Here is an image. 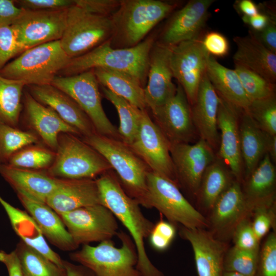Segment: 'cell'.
<instances>
[{
  "instance_id": "1",
  "label": "cell",
  "mask_w": 276,
  "mask_h": 276,
  "mask_svg": "<svg viewBox=\"0 0 276 276\" xmlns=\"http://www.w3.org/2000/svg\"><path fill=\"white\" fill-rule=\"evenodd\" d=\"M96 180L100 204L108 209L130 234L137 254L136 269L142 276H164L149 259L144 245L154 224L142 213L138 202L125 192L113 170Z\"/></svg>"
},
{
  "instance_id": "2",
  "label": "cell",
  "mask_w": 276,
  "mask_h": 276,
  "mask_svg": "<svg viewBox=\"0 0 276 276\" xmlns=\"http://www.w3.org/2000/svg\"><path fill=\"white\" fill-rule=\"evenodd\" d=\"M154 44V39L148 38L132 47L116 48L111 45L109 39L89 52L70 59L58 76H70L96 68H105L127 73L144 86Z\"/></svg>"
},
{
  "instance_id": "3",
  "label": "cell",
  "mask_w": 276,
  "mask_h": 276,
  "mask_svg": "<svg viewBox=\"0 0 276 276\" xmlns=\"http://www.w3.org/2000/svg\"><path fill=\"white\" fill-rule=\"evenodd\" d=\"M81 139L109 164L127 194L149 209L147 175L150 170L130 146L97 133Z\"/></svg>"
},
{
  "instance_id": "4",
  "label": "cell",
  "mask_w": 276,
  "mask_h": 276,
  "mask_svg": "<svg viewBox=\"0 0 276 276\" xmlns=\"http://www.w3.org/2000/svg\"><path fill=\"white\" fill-rule=\"evenodd\" d=\"M176 5L158 0H124L111 15L110 43L118 48L134 47L175 9Z\"/></svg>"
},
{
  "instance_id": "5",
  "label": "cell",
  "mask_w": 276,
  "mask_h": 276,
  "mask_svg": "<svg viewBox=\"0 0 276 276\" xmlns=\"http://www.w3.org/2000/svg\"><path fill=\"white\" fill-rule=\"evenodd\" d=\"M70 59L60 40L52 41L24 51L4 66L0 74L26 86L49 84Z\"/></svg>"
},
{
  "instance_id": "6",
  "label": "cell",
  "mask_w": 276,
  "mask_h": 276,
  "mask_svg": "<svg viewBox=\"0 0 276 276\" xmlns=\"http://www.w3.org/2000/svg\"><path fill=\"white\" fill-rule=\"evenodd\" d=\"M117 236L121 242L120 247H116L111 239L95 246L84 244L71 258L94 276H142L136 267L137 254L132 238L123 232Z\"/></svg>"
},
{
  "instance_id": "7",
  "label": "cell",
  "mask_w": 276,
  "mask_h": 276,
  "mask_svg": "<svg viewBox=\"0 0 276 276\" xmlns=\"http://www.w3.org/2000/svg\"><path fill=\"white\" fill-rule=\"evenodd\" d=\"M54 161L46 171L62 179H96L112 170L107 160L81 137L61 133L58 137Z\"/></svg>"
},
{
  "instance_id": "8",
  "label": "cell",
  "mask_w": 276,
  "mask_h": 276,
  "mask_svg": "<svg viewBox=\"0 0 276 276\" xmlns=\"http://www.w3.org/2000/svg\"><path fill=\"white\" fill-rule=\"evenodd\" d=\"M112 33L111 16L91 13L75 3L67 9L66 25L60 42L71 59L110 39Z\"/></svg>"
},
{
  "instance_id": "9",
  "label": "cell",
  "mask_w": 276,
  "mask_h": 276,
  "mask_svg": "<svg viewBox=\"0 0 276 276\" xmlns=\"http://www.w3.org/2000/svg\"><path fill=\"white\" fill-rule=\"evenodd\" d=\"M149 209L154 208L172 224L189 229H207V218L184 197L179 186L151 171L147 175Z\"/></svg>"
},
{
  "instance_id": "10",
  "label": "cell",
  "mask_w": 276,
  "mask_h": 276,
  "mask_svg": "<svg viewBox=\"0 0 276 276\" xmlns=\"http://www.w3.org/2000/svg\"><path fill=\"white\" fill-rule=\"evenodd\" d=\"M51 84L74 100L88 116L98 134L121 140L118 128L102 107L99 84L93 69L70 76H57Z\"/></svg>"
},
{
  "instance_id": "11",
  "label": "cell",
  "mask_w": 276,
  "mask_h": 276,
  "mask_svg": "<svg viewBox=\"0 0 276 276\" xmlns=\"http://www.w3.org/2000/svg\"><path fill=\"white\" fill-rule=\"evenodd\" d=\"M59 216L78 246L110 240L118 233L117 218L101 204L80 208Z\"/></svg>"
},
{
  "instance_id": "12",
  "label": "cell",
  "mask_w": 276,
  "mask_h": 276,
  "mask_svg": "<svg viewBox=\"0 0 276 276\" xmlns=\"http://www.w3.org/2000/svg\"><path fill=\"white\" fill-rule=\"evenodd\" d=\"M129 146L150 171L168 178L178 186L170 153V144L146 109L142 110L137 134Z\"/></svg>"
},
{
  "instance_id": "13",
  "label": "cell",
  "mask_w": 276,
  "mask_h": 276,
  "mask_svg": "<svg viewBox=\"0 0 276 276\" xmlns=\"http://www.w3.org/2000/svg\"><path fill=\"white\" fill-rule=\"evenodd\" d=\"M68 9L46 11L23 9L12 24L23 51L60 40L65 29Z\"/></svg>"
},
{
  "instance_id": "14",
  "label": "cell",
  "mask_w": 276,
  "mask_h": 276,
  "mask_svg": "<svg viewBox=\"0 0 276 276\" xmlns=\"http://www.w3.org/2000/svg\"><path fill=\"white\" fill-rule=\"evenodd\" d=\"M209 56L199 38L172 47L170 65L173 78L182 88L190 106L195 101L200 83L206 73Z\"/></svg>"
},
{
  "instance_id": "15",
  "label": "cell",
  "mask_w": 276,
  "mask_h": 276,
  "mask_svg": "<svg viewBox=\"0 0 276 276\" xmlns=\"http://www.w3.org/2000/svg\"><path fill=\"white\" fill-rule=\"evenodd\" d=\"M178 186L196 196L206 168L216 159L214 150L202 139L196 143L170 145Z\"/></svg>"
},
{
  "instance_id": "16",
  "label": "cell",
  "mask_w": 276,
  "mask_h": 276,
  "mask_svg": "<svg viewBox=\"0 0 276 276\" xmlns=\"http://www.w3.org/2000/svg\"><path fill=\"white\" fill-rule=\"evenodd\" d=\"M252 211L244 197L241 182L234 179L209 211V231L217 239L225 242L243 219Z\"/></svg>"
},
{
  "instance_id": "17",
  "label": "cell",
  "mask_w": 276,
  "mask_h": 276,
  "mask_svg": "<svg viewBox=\"0 0 276 276\" xmlns=\"http://www.w3.org/2000/svg\"><path fill=\"white\" fill-rule=\"evenodd\" d=\"M152 114L153 121L170 145L190 143L195 139L197 132L192 121L191 106L179 84L175 94Z\"/></svg>"
},
{
  "instance_id": "18",
  "label": "cell",
  "mask_w": 276,
  "mask_h": 276,
  "mask_svg": "<svg viewBox=\"0 0 276 276\" xmlns=\"http://www.w3.org/2000/svg\"><path fill=\"white\" fill-rule=\"evenodd\" d=\"M22 110L20 120L41 143L56 151L58 137L61 133H71L81 137L79 132L64 122L50 107L35 100L25 88L22 96Z\"/></svg>"
},
{
  "instance_id": "19",
  "label": "cell",
  "mask_w": 276,
  "mask_h": 276,
  "mask_svg": "<svg viewBox=\"0 0 276 276\" xmlns=\"http://www.w3.org/2000/svg\"><path fill=\"white\" fill-rule=\"evenodd\" d=\"M172 47L156 42L150 52L144 93L146 107L151 112L165 104L176 92L170 65Z\"/></svg>"
},
{
  "instance_id": "20",
  "label": "cell",
  "mask_w": 276,
  "mask_h": 276,
  "mask_svg": "<svg viewBox=\"0 0 276 276\" xmlns=\"http://www.w3.org/2000/svg\"><path fill=\"white\" fill-rule=\"evenodd\" d=\"M219 97L217 126L220 134L218 157L226 165L235 179L241 182L243 172L239 131L241 110Z\"/></svg>"
},
{
  "instance_id": "21",
  "label": "cell",
  "mask_w": 276,
  "mask_h": 276,
  "mask_svg": "<svg viewBox=\"0 0 276 276\" xmlns=\"http://www.w3.org/2000/svg\"><path fill=\"white\" fill-rule=\"evenodd\" d=\"M214 0H191L176 11L165 28L160 41L173 47L181 42L197 39L209 15Z\"/></svg>"
},
{
  "instance_id": "22",
  "label": "cell",
  "mask_w": 276,
  "mask_h": 276,
  "mask_svg": "<svg viewBox=\"0 0 276 276\" xmlns=\"http://www.w3.org/2000/svg\"><path fill=\"white\" fill-rule=\"evenodd\" d=\"M31 95L50 107L66 123L75 128L81 137L97 133L91 121L70 96L51 84L26 86Z\"/></svg>"
},
{
  "instance_id": "23",
  "label": "cell",
  "mask_w": 276,
  "mask_h": 276,
  "mask_svg": "<svg viewBox=\"0 0 276 276\" xmlns=\"http://www.w3.org/2000/svg\"><path fill=\"white\" fill-rule=\"evenodd\" d=\"M179 233L192 246L198 276H223L226 243L216 238L206 229L182 226Z\"/></svg>"
},
{
  "instance_id": "24",
  "label": "cell",
  "mask_w": 276,
  "mask_h": 276,
  "mask_svg": "<svg viewBox=\"0 0 276 276\" xmlns=\"http://www.w3.org/2000/svg\"><path fill=\"white\" fill-rule=\"evenodd\" d=\"M219 104V97L205 73L191 111L197 134L214 150L219 147L220 143L217 126Z\"/></svg>"
},
{
  "instance_id": "25",
  "label": "cell",
  "mask_w": 276,
  "mask_h": 276,
  "mask_svg": "<svg viewBox=\"0 0 276 276\" xmlns=\"http://www.w3.org/2000/svg\"><path fill=\"white\" fill-rule=\"evenodd\" d=\"M0 175L16 193L45 203L63 180L51 176L46 170L20 169L6 164H0Z\"/></svg>"
},
{
  "instance_id": "26",
  "label": "cell",
  "mask_w": 276,
  "mask_h": 276,
  "mask_svg": "<svg viewBox=\"0 0 276 276\" xmlns=\"http://www.w3.org/2000/svg\"><path fill=\"white\" fill-rule=\"evenodd\" d=\"M46 203L58 215L100 204L96 179H63Z\"/></svg>"
},
{
  "instance_id": "27",
  "label": "cell",
  "mask_w": 276,
  "mask_h": 276,
  "mask_svg": "<svg viewBox=\"0 0 276 276\" xmlns=\"http://www.w3.org/2000/svg\"><path fill=\"white\" fill-rule=\"evenodd\" d=\"M17 195L50 243L63 250H72L78 247L59 215L47 203L22 194L17 193Z\"/></svg>"
},
{
  "instance_id": "28",
  "label": "cell",
  "mask_w": 276,
  "mask_h": 276,
  "mask_svg": "<svg viewBox=\"0 0 276 276\" xmlns=\"http://www.w3.org/2000/svg\"><path fill=\"white\" fill-rule=\"evenodd\" d=\"M237 50L235 64L241 65L274 83L276 80V54L265 47L249 32L246 36L233 39Z\"/></svg>"
},
{
  "instance_id": "29",
  "label": "cell",
  "mask_w": 276,
  "mask_h": 276,
  "mask_svg": "<svg viewBox=\"0 0 276 276\" xmlns=\"http://www.w3.org/2000/svg\"><path fill=\"white\" fill-rule=\"evenodd\" d=\"M0 203L21 241L44 256L57 266L64 268L63 261L49 246L41 229L33 217L28 213L13 206L1 196Z\"/></svg>"
},
{
  "instance_id": "30",
  "label": "cell",
  "mask_w": 276,
  "mask_h": 276,
  "mask_svg": "<svg viewBox=\"0 0 276 276\" xmlns=\"http://www.w3.org/2000/svg\"><path fill=\"white\" fill-rule=\"evenodd\" d=\"M206 73L212 85L220 97L237 108L248 111L250 101L234 69L222 65L216 60L215 57L210 55Z\"/></svg>"
},
{
  "instance_id": "31",
  "label": "cell",
  "mask_w": 276,
  "mask_h": 276,
  "mask_svg": "<svg viewBox=\"0 0 276 276\" xmlns=\"http://www.w3.org/2000/svg\"><path fill=\"white\" fill-rule=\"evenodd\" d=\"M239 131L245 179L266 153L268 133L260 128L247 112L242 110L240 114Z\"/></svg>"
},
{
  "instance_id": "32",
  "label": "cell",
  "mask_w": 276,
  "mask_h": 276,
  "mask_svg": "<svg viewBox=\"0 0 276 276\" xmlns=\"http://www.w3.org/2000/svg\"><path fill=\"white\" fill-rule=\"evenodd\" d=\"M276 171L266 153L254 170L245 179L242 191L251 211L257 204L275 198Z\"/></svg>"
},
{
  "instance_id": "33",
  "label": "cell",
  "mask_w": 276,
  "mask_h": 276,
  "mask_svg": "<svg viewBox=\"0 0 276 276\" xmlns=\"http://www.w3.org/2000/svg\"><path fill=\"white\" fill-rule=\"evenodd\" d=\"M101 86L124 99L141 110L146 109L144 86L133 76L105 68L93 69Z\"/></svg>"
},
{
  "instance_id": "34",
  "label": "cell",
  "mask_w": 276,
  "mask_h": 276,
  "mask_svg": "<svg viewBox=\"0 0 276 276\" xmlns=\"http://www.w3.org/2000/svg\"><path fill=\"white\" fill-rule=\"evenodd\" d=\"M233 177L224 163L216 157L205 170L196 196L200 207L209 212L232 183Z\"/></svg>"
},
{
  "instance_id": "35",
  "label": "cell",
  "mask_w": 276,
  "mask_h": 276,
  "mask_svg": "<svg viewBox=\"0 0 276 276\" xmlns=\"http://www.w3.org/2000/svg\"><path fill=\"white\" fill-rule=\"evenodd\" d=\"M24 82L0 74V122L18 128L22 110Z\"/></svg>"
},
{
  "instance_id": "36",
  "label": "cell",
  "mask_w": 276,
  "mask_h": 276,
  "mask_svg": "<svg viewBox=\"0 0 276 276\" xmlns=\"http://www.w3.org/2000/svg\"><path fill=\"white\" fill-rule=\"evenodd\" d=\"M101 88L103 96L112 104L118 113L120 125L118 131L121 140L130 146L139 129L142 110L108 89L102 86Z\"/></svg>"
},
{
  "instance_id": "37",
  "label": "cell",
  "mask_w": 276,
  "mask_h": 276,
  "mask_svg": "<svg viewBox=\"0 0 276 276\" xmlns=\"http://www.w3.org/2000/svg\"><path fill=\"white\" fill-rule=\"evenodd\" d=\"M24 276H66L61 268L44 256L20 242L15 250Z\"/></svg>"
},
{
  "instance_id": "38",
  "label": "cell",
  "mask_w": 276,
  "mask_h": 276,
  "mask_svg": "<svg viewBox=\"0 0 276 276\" xmlns=\"http://www.w3.org/2000/svg\"><path fill=\"white\" fill-rule=\"evenodd\" d=\"M55 155V151L42 143L35 144L14 153L6 165L20 169L47 170L53 163Z\"/></svg>"
},
{
  "instance_id": "39",
  "label": "cell",
  "mask_w": 276,
  "mask_h": 276,
  "mask_svg": "<svg viewBox=\"0 0 276 276\" xmlns=\"http://www.w3.org/2000/svg\"><path fill=\"white\" fill-rule=\"evenodd\" d=\"M41 143L30 130H23L0 122V164H7L10 157L22 148Z\"/></svg>"
},
{
  "instance_id": "40",
  "label": "cell",
  "mask_w": 276,
  "mask_h": 276,
  "mask_svg": "<svg viewBox=\"0 0 276 276\" xmlns=\"http://www.w3.org/2000/svg\"><path fill=\"white\" fill-rule=\"evenodd\" d=\"M234 70L250 102L275 96V84L260 75L237 64Z\"/></svg>"
},
{
  "instance_id": "41",
  "label": "cell",
  "mask_w": 276,
  "mask_h": 276,
  "mask_svg": "<svg viewBox=\"0 0 276 276\" xmlns=\"http://www.w3.org/2000/svg\"><path fill=\"white\" fill-rule=\"evenodd\" d=\"M259 250H247L234 246L227 249L224 257V271L235 272L246 276H255Z\"/></svg>"
},
{
  "instance_id": "42",
  "label": "cell",
  "mask_w": 276,
  "mask_h": 276,
  "mask_svg": "<svg viewBox=\"0 0 276 276\" xmlns=\"http://www.w3.org/2000/svg\"><path fill=\"white\" fill-rule=\"evenodd\" d=\"M247 112L263 131L276 135V99L271 97L250 102Z\"/></svg>"
},
{
  "instance_id": "43",
  "label": "cell",
  "mask_w": 276,
  "mask_h": 276,
  "mask_svg": "<svg viewBox=\"0 0 276 276\" xmlns=\"http://www.w3.org/2000/svg\"><path fill=\"white\" fill-rule=\"evenodd\" d=\"M251 225L260 241L271 228L275 226V198L256 205L251 215Z\"/></svg>"
},
{
  "instance_id": "44",
  "label": "cell",
  "mask_w": 276,
  "mask_h": 276,
  "mask_svg": "<svg viewBox=\"0 0 276 276\" xmlns=\"http://www.w3.org/2000/svg\"><path fill=\"white\" fill-rule=\"evenodd\" d=\"M255 276H276V233H269L259 249Z\"/></svg>"
},
{
  "instance_id": "45",
  "label": "cell",
  "mask_w": 276,
  "mask_h": 276,
  "mask_svg": "<svg viewBox=\"0 0 276 276\" xmlns=\"http://www.w3.org/2000/svg\"><path fill=\"white\" fill-rule=\"evenodd\" d=\"M24 51L20 47L12 25L0 28V70L8 61Z\"/></svg>"
},
{
  "instance_id": "46",
  "label": "cell",
  "mask_w": 276,
  "mask_h": 276,
  "mask_svg": "<svg viewBox=\"0 0 276 276\" xmlns=\"http://www.w3.org/2000/svg\"><path fill=\"white\" fill-rule=\"evenodd\" d=\"M250 217L243 219L235 228L232 236L234 246L244 250H259L260 241L255 234Z\"/></svg>"
},
{
  "instance_id": "47",
  "label": "cell",
  "mask_w": 276,
  "mask_h": 276,
  "mask_svg": "<svg viewBox=\"0 0 276 276\" xmlns=\"http://www.w3.org/2000/svg\"><path fill=\"white\" fill-rule=\"evenodd\" d=\"M175 225L163 219L154 224L149 236L151 245L158 251L167 249L175 237Z\"/></svg>"
},
{
  "instance_id": "48",
  "label": "cell",
  "mask_w": 276,
  "mask_h": 276,
  "mask_svg": "<svg viewBox=\"0 0 276 276\" xmlns=\"http://www.w3.org/2000/svg\"><path fill=\"white\" fill-rule=\"evenodd\" d=\"M201 42L206 52L214 57H223L228 53V41L227 38L219 32L211 31L207 33Z\"/></svg>"
},
{
  "instance_id": "49",
  "label": "cell",
  "mask_w": 276,
  "mask_h": 276,
  "mask_svg": "<svg viewBox=\"0 0 276 276\" xmlns=\"http://www.w3.org/2000/svg\"><path fill=\"white\" fill-rule=\"evenodd\" d=\"M15 2L22 9L36 11L67 9L75 4L73 0H19Z\"/></svg>"
},
{
  "instance_id": "50",
  "label": "cell",
  "mask_w": 276,
  "mask_h": 276,
  "mask_svg": "<svg viewBox=\"0 0 276 276\" xmlns=\"http://www.w3.org/2000/svg\"><path fill=\"white\" fill-rule=\"evenodd\" d=\"M76 5L91 13L111 16L119 7L121 1L74 0Z\"/></svg>"
},
{
  "instance_id": "51",
  "label": "cell",
  "mask_w": 276,
  "mask_h": 276,
  "mask_svg": "<svg viewBox=\"0 0 276 276\" xmlns=\"http://www.w3.org/2000/svg\"><path fill=\"white\" fill-rule=\"evenodd\" d=\"M23 9L13 0H0V28L12 25L19 16Z\"/></svg>"
},
{
  "instance_id": "52",
  "label": "cell",
  "mask_w": 276,
  "mask_h": 276,
  "mask_svg": "<svg viewBox=\"0 0 276 276\" xmlns=\"http://www.w3.org/2000/svg\"><path fill=\"white\" fill-rule=\"evenodd\" d=\"M250 32L265 47L276 54L275 19H271L266 27L261 32Z\"/></svg>"
},
{
  "instance_id": "53",
  "label": "cell",
  "mask_w": 276,
  "mask_h": 276,
  "mask_svg": "<svg viewBox=\"0 0 276 276\" xmlns=\"http://www.w3.org/2000/svg\"><path fill=\"white\" fill-rule=\"evenodd\" d=\"M0 262L7 267L9 276H24L20 261L15 250L10 252L0 250Z\"/></svg>"
},
{
  "instance_id": "54",
  "label": "cell",
  "mask_w": 276,
  "mask_h": 276,
  "mask_svg": "<svg viewBox=\"0 0 276 276\" xmlns=\"http://www.w3.org/2000/svg\"><path fill=\"white\" fill-rule=\"evenodd\" d=\"M270 13H260L252 16H242V19L244 23L248 25L254 32H261L268 25L270 21L275 17Z\"/></svg>"
},
{
  "instance_id": "55",
  "label": "cell",
  "mask_w": 276,
  "mask_h": 276,
  "mask_svg": "<svg viewBox=\"0 0 276 276\" xmlns=\"http://www.w3.org/2000/svg\"><path fill=\"white\" fill-rule=\"evenodd\" d=\"M63 265L66 276H94L89 270L81 265H76L63 261Z\"/></svg>"
},
{
  "instance_id": "56",
  "label": "cell",
  "mask_w": 276,
  "mask_h": 276,
  "mask_svg": "<svg viewBox=\"0 0 276 276\" xmlns=\"http://www.w3.org/2000/svg\"><path fill=\"white\" fill-rule=\"evenodd\" d=\"M237 10L243 16H252L258 14V6L251 0H241L237 3Z\"/></svg>"
},
{
  "instance_id": "57",
  "label": "cell",
  "mask_w": 276,
  "mask_h": 276,
  "mask_svg": "<svg viewBox=\"0 0 276 276\" xmlns=\"http://www.w3.org/2000/svg\"><path fill=\"white\" fill-rule=\"evenodd\" d=\"M266 153L273 163L276 162V135L268 134L266 144Z\"/></svg>"
},
{
  "instance_id": "58",
  "label": "cell",
  "mask_w": 276,
  "mask_h": 276,
  "mask_svg": "<svg viewBox=\"0 0 276 276\" xmlns=\"http://www.w3.org/2000/svg\"><path fill=\"white\" fill-rule=\"evenodd\" d=\"M223 276H246L235 272L224 271Z\"/></svg>"
}]
</instances>
